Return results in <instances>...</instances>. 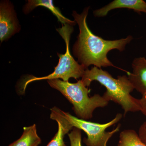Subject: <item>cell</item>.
I'll return each instance as SVG.
<instances>
[{
	"label": "cell",
	"instance_id": "cell-1",
	"mask_svg": "<svg viewBox=\"0 0 146 146\" xmlns=\"http://www.w3.org/2000/svg\"><path fill=\"white\" fill-rule=\"evenodd\" d=\"M89 9V7H85L80 14L75 11H73L72 16L79 29L77 40L73 47V54L77 58L78 62L86 70L91 65L99 68L108 67L118 68L108 58V53L113 49L120 52L124 50L133 37L129 35L123 39L107 40L95 35L90 30L86 22Z\"/></svg>",
	"mask_w": 146,
	"mask_h": 146
},
{
	"label": "cell",
	"instance_id": "cell-2",
	"mask_svg": "<svg viewBox=\"0 0 146 146\" xmlns=\"http://www.w3.org/2000/svg\"><path fill=\"white\" fill-rule=\"evenodd\" d=\"M84 84L89 87L92 82L96 81L106 88L103 96L110 101L119 105L124 110V116L129 112L141 111L139 99L131 96L130 93L134 88L126 76H118L114 78L106 71L94 66L86 69L81 79Z\"/></svg>",
	"mask_w": 146,
	"mask_h": 146
},
{
	"label": "cell",
	"instance_id": "cell-3",
	"mask_svg": "<svg viewBox=\"0 0 146 146\" xmlns=\"http://www.w3.org/2000/svg\"><path fill=\"white\" fill-rule=\"evenodd\" d=\"M47 82L72 104V110L77 117L81 119H91L95 110L107 106L110 102L103 95L96 94L89 96L91 90L84 84L81 80L73 83L60 79L48 80Z\"/></svg>",
	"mask_w": 146,
	"mask_h": 146
},
{
	"label": "cell",
	"instance_id": "cell-4",
	"mask_svg": "<svg viewBox=\"0 0 146 146\" xmlns=\"http://www.w3.org/2000/svg\"><path fill=\"white\" fill-rule=\"evenodd\" d=\"M59 34L64 39L66 45V52L65 54L58 53L59 58V62L54 68L53 72L48 75L42 77H36L30 75L27 77L22 82L21 91L23 93L29 83L39 80H51L53 79L63 80L64 81H68L70 78L77 80L82 78L86 69L76 61L71 55L70 50V42L71 34L74 31L72 26L69 25H62L61 28L56 29Z\"/></svg>",
	"mask_w": 146,
	"mask_h": 146
},
{
	"label": "cell",
	"instance_id": "cell-5",
	"mask_svg": "<svg viewBox=\"0 0 146 146\" xmlns=\"http://www.w3.org/2000/svg\"><path fill=\"white\" fill-rule=\"evenodd\" d=\"M50 110L65 119L73 127L83 131L86 133L87 138H84L83 141L86 146H107L109 139L115 133L119 131L121 124L112 131L107 132L106 130L120 121L123 116L121 113H118L110 121L101 124L79 119L56 106Z\"/></svg>",
	"mask_w": 146,
	"mask_h": 146
},
{
	"label": "cell",
	"instance_id": "cell-6",
	"mask_svg": "<svg viewBox=\"0 0 146 146\" xmlns=\"http://www.w3.org/2000/svg\"><path fill=\"white\" fill-rule=\"evenodd\" d=\"M21 29L14 6L9 1L0 3V40H8Z\"/></svg>",
	"mask_w": 146,
	"mask_h": 146
},
{
	"label": "cell",
	"instance_id": "cell-7",
	"mask_svg": "<svg viewBox=\"0 0 146 146\" xmlns=\"http://www.w3.org/2000/svg\"><path fill=\"white\" fill-rule=\"evenodd\" d=\"M131 66L132 73L127 72L129 80L142 97H146V58H136L132 61Z\"/></svg>",
	"mask_w": 146,
	"mask_h": 146
},
{
	"label": "cell",
	"instance_id": "cell-8",
	"mask_svg": "<svg viewBox=\"0 0 146 146\" xmlns=\"http://www.w3.org/2000/svg\"><path fill=\"white\" fill-rule=\"evenodd\" d=\"M121 8L133 9L138 13H146V2L143 0H115L104 7L94 11V14L96 17H104L110 11Z\"/></svg>",
	"mask_w": 146,
	"mask_h": 146
},
{
	"label": "cell",
	"instance_id": "cell-9",
	"mask_svg": "<svg viewBox=\"0 0 146 146\" xmlns=\"http://www.w3.org/2000/svg\"><path fill=\"white\" fill-rule=\"evenodd\" d=\"M39 6L44 7L49 9L62 25H69L73 26L76 23L75 21H71L63 16L60 9L53 4L52 0H28L24 6L23 11L24 13L27 14Z\"/></svg>",
	"mask_w": 146,
	"mask_h": 146
},
{
	"label": "cell",
	"instance_id": "cell-10",
	"mask_svg": "<svg viewBox=\"0 0 146 146\" xmlns=\"http://www.w3.org/2000/svg\"><path fill=\"white\" fill-rule=\"evenodd\" d=\"M50 118L57 122L58 130L52 140L46 146H66L64 141V136L74 127L63 117L52 110H50Z\"/></svg>",
	"mask_w": 146,
	"mask_h": 146
},
{
	"label": "cell",
	"instance_id": "cell-11",
	"mask_svg": "<svg viewBox=\"0 0 146 146\" xmlns=\"http://www.w3.org/2000/svg\"><path fill=\"white\" fill-rule=\"evenodd\" d=\"M23 129L21 137L8 146H38L41 143L42 140L37 134L36 125L24 127Z\"/></svg>",
	"mask_w": 146,
	"mask_h": 146
},
{
	"label": "cell",
	"instance_id": "cell-12",
	"mask_svg": "<svg viewBox=\"0 0 146 146\" xmlns=\"http://www.w3.org/2000/svg\"><path fill=\"white\" fill-rule=\"evenodd\" d=\"M117 146H146V145L135 130L127 129L120 133Z\"/></svg>",
	"mask_w": 146,
	"mask_h": 146
},
{
	"label": "cell",
	"instance_id": "cell-13",
	"mask_svg": "<svg viewBox=\"0 0 146 146\" xmlns=\"http://www.w3.org/2000/svg\"><path fill=\"white\" fill-rule=\"evenodd\" d=\"M70 146H82L81 130L74 127L70 133L68 134Z\"/></svg>",
	"mask_w": 146,
	"mask_h": 146
},
{
	"label": "cell",
	"instance_id": "cell-14",
	"mask_svg": "<svg viewBox=\"0 0 146 146\" xmlns=\"http://www.w3.org/2000/svg\"><path fill=\"white\" fill-rule=\"evenodd\" d=\"M138 134L141 140L146 145V121L144 122L139 127Z\"/></svg>",
	"mask_w": 146,
	"mask_h": 146
},
{
	"label": "cell",
	"instance_id": "cell-15",
	"mask_svg": "<svg viewBox=\"0 0 146 146\" xmlns=\"http://www.w3.org/2000/svg\"><path fill=\"white\" fill-rule=\"evenodd\" d=\"M140 105H141V112L146 117V97H142L139 99Z\"/></svg>",
	"mask_w": 146,
	"mask_h": 146
}]
</instances>
